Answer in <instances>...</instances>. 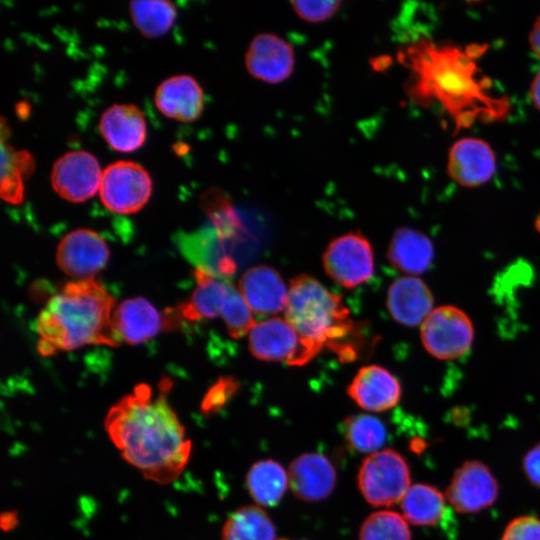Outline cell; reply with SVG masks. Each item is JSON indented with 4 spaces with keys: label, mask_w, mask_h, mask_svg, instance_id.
Segmentation results:
<instances>
[{
    "label": "cell",
    "mask_w": 540,
    "mask_h": 540,
    "mask_svg": "<svg viewBox=\"0 0 540 540\" xmlns=\"http://www.w3.org/2000/svg\"><path fill=\"white\" fill-rule=\"evenodd\" d=\"M132 20L146 37L166 33L176 18V6L166 0H135L130 3Z\"/></svg>",
    "instance_id": "cell-28"
},
{
    "label": "cell",
    "mask_w": 540,
    "mask_h": 540,
    "mask_svg": "<svg viewBox=\"0 0 540 540\" xmlns=\"http://www.w3.org/2000/svg\"><path fill=\"white\" fill-rule=\"evenodd\" d=\"M17 522L18 518L15 512H6L1 515V527L5 531H9L16 527Z\"/></svg>",
    "instance_id": "cell-38"
},
{
    "label": "cell",
    "mask_w": 540,
    "mask_h": 540,
    "mask_svg": "<svg viewBox=\"0 0 540 540\" xmlns=\"http://www.w3.org/2000/svg\"><path fill=\"white\" fill-rule=\"evenodd\" d=\"M425 350L438 360H453L469 351L474 327L469 316L453 305L435 307L420 326Z\"/></svg>",
    "instance_id": "cell-7"
},
{
    "label": "cell",
    "mask_w": 540,
    "mask_h": 540,
    "mask_svg": "<svg viewBox=\"0 0 540 540\" xmlns=\"http://www.w3.org/2000/svg\"><path fill=\"white\" fill-rule=\"evenodd\" d=\"M433 294L417 276L397 278L387 291L386 306L393 320L407 327L423 323L434 309Z\"/></svg>",
    "instance_id": "cell-17"
},
{
    "label": "cell",
    "mask_w": 540,
    "mask_h": 540,
    "mask_svg": "<svg viewBox=\"0 0 540 540\" xmlns=\"http://www.w3.org/2000/svg\"><path fill=\"white\" fill-rule=\"evenodd\" d=\"M101 176L102 171L94 155L84 150H74L55 161L51 184L61 198L83 202L99 192Z\"/></svg>",
    "instance_id": "cell-11"
},
{
    "label": "cell",
    "mask_w": 540,
    "mask_h": 540,
    "mask_svg": "<svg viewBox=\"0 0 540 540\" xmlns=\"http://www.w3.org/2000/svg\"><path fill=\"white\" fill-rule=\"evenodd\" d=\"M499 489L496 477L485 463L467 460L452 475L445 497L455 511L473 514L492 506Z\"/></svg>",
    "instance_id": "cell-10"
},
{
    "label": "cell",
    "mask_w": 540,
    "mask_h": 540,
    "mask_svg": "<svg viewBox=\"0 0 540 540\" xmlns=\"http://www.w3.org/2000/svg\"><path fill=\"white\" fill-rule=\"evenodd\" d=\"M279 540H287V539H279Z\"/></svg>",
    "instance_id": "cell-39"
},
{
    "label": "cell",
    "mask_w": 540,
    "mask_h": 540,
    "mask_svg": "<svg viewBox=\"0 0 540 540\" xmlns=\"http://www.w3.org/2000/svg\"><path fill=\"white\" fill-rule=\"evenodd\" d=\"M360 540H411V531L403 515L382 510L370 514L362 523Z\"/></svg>",
    "instance_id": "cell-30"
},
{
    "label": "cell",
    "mask_w": 540,
    "mask_h": 540,
    "mask_svg": "<svg viewBox=\"0 0 540 540\" xmlns=\"http://www.w3.org/2000/svg\"><path fill=\"white\" fill-rule=\"evenodd\" d=\"M248 347L259 360L285 362L290 366L305 365L321 352L280 317L256 322L248 333Z\"/></svg>",
    "instance_id": "cell-6"
},
{
    "label": "cell",
    "mask_w": 540,
    "mask_h": 540,
    "mask_svg": "<svg viewBox=\"0 0 540 540\" xmlns=\"http://www.w3.org/2000/svg\"><path fill=\"white\" fill-rule=\"evenodd\" d=\"M387 258L395 269L417 276L430 268L434 246L431 239L421 231L400 227L391 238Z\"/></svg>",
    "instance_id": "cell-22"
},
{
    "label": "cell",
    "mask_w": 540,
    "mask_h": 540,
    "mask_svg": "<svg viewBox=\"0 0 540 540\" xmlns=\"http://www.w3.org/2000/svg\"><path fill=\"white\" fill-rule=\"evenodd\" d=\"M411 70L408 93L416 101L438 102L455 122L456 130L476 121L491 122L505 118L510 109L507 97H494L488 80L478 76L472 50L437 45L419 39L400 56Z\"/></svg>",
    "instance_id": "cell-2"
},
{
    "label": "cell",
    "mask_w": 540,
    "mask_h": 540,
    "mask_svg": "<svg viewBox=\"0 0 540 540\" xmlns=\"http://www.w3.org/2000/svg\"><path fill=\"white\" fill-rule=\"evenodd\" d=\"M400 503L404 518L417 526L437 525L446 512L445 495L429 484L410 486Z\"/></svg>",
    "instance_id": "cell-24"
},
{
    "label": "cell",
    "mask_w": 540,
    "mask_h": 540,
    "mask_svg": "<svg viewBox=\"0 0 540 540\" xmlns=\"http://www.w3.org/2000/svg\"><path fill=\"white\" fill-rule=\"evenodd\" d=\"M164 378L155 391L139 384L108 411L104 427L124 460L146 479L169 484L184 471L192 450L184 427L169 404Z\"/></svg>",
    "instance_id": "cell-1"
},
{
    "label": "cell",
    "mask_w": 540,
    "mask_h": 540,
    "mask_svg": "<svg viewBox=\"0 0 540 540\" xmlns=\"http://www.w3.org/2000/svg\"><path fill=\"white\" fill-rule=\"evenodd\" d=\"M158 110L168 118L192 122L204 108V92L197 80L186 74L171 76L155 92Z\"/></svg>",
    "instance_id": "cell-19"
},
{
    "label": "cell",
    "mask_w": 540,
    "mask_h": 540,
    "mask_svg": "<svg viewBox=\"0 0 540 540\" xmlns=\"http://www.w3.org/2000/svg\"><path fill=\"white\" fill-rule=\"evenodd\" d=\"M522 471L528 482L540 489V442L531 447L522 459Z\"/></svg>",
    "instance_id": "cell-35"
},
{
    "label": "cell",
    "mask_w": 540,
    "mask_h": 540,
    "mask_svg": "<svg viewBox=\"0 0 540 540\" xmlns=\"http://www.w3.org/2000/svg\"><path fill=\"white\" fill-rule=\"evenodd\" d=\"M289 485L294 495L307 502L328 497L336 484V470L324 455L305 453L289 467Z\"/></svg>",
    "instance_id": "cell-18"
},
{
    "label": "cell",
    "mask_w": 540,
    "mask_h": 540,
    "mask_svg": "<svg viewBox=\"0 0 540 540\" xmlns=\"http://www.w3.org/2000/svg\"><path fill=\"white\" fill-rule=\"evenodd\" d=\"M99 130L108 145L119 152H132L146 139V121L133 104H113L101 115Z\"/></svg>",
    "instance_id": "cell-20"
},
{
    "label": "cell",
    "mask_w": 540,
    "mask_h": 540,
    "mask_svg": "<svg viewBox=\"0 0 540 540\" xmlns=\"http://www.w3.org/2000/svg\"><path fill=\"white\" fill-rule=\"evenodd\" d=\"M33 160L29 153L13 151L2 143L1 195L3 199L18 203L23 199L22 175L30 174Z\"/></svg>",
    "instance_id": "cell-29"
},
{
    "label": "cell",
    "mask_w": 540,
    "mask_h": 540,
    "mask_svg": "<svg viewBox=\"0 0 540 540\" xmlns=\"http://www.w3.org/2000/svg\"><path fill=\"white\" fill-rule=\"evenodd\" d=\"M239 383L232 377L220 378L207 392L201 410L210 415L221 409L238 390Z\"/></svg>",
    "instance_id": "cell-33"
},
{
    "label": "cell",
    "mask_w": 540,
    "mask_h": 540,
    "mask_svg": "<svg viewBox=\"0 0 540 540\" xmlns=\"http://www.w3.org/2000/svg\"><path fill=\"white\" fill-rule=\"evenodd\" d=\"M342 1H292L291 6L296 15L309 23L324 22L332 18L340 9Z\"/></svg>",
    "instance_id": "cell-32"
},
{
    "label": "cell",
    "mask_w": 540,
    "mask_h": 540,
    "mask_svg": "<svg viewBox=\"0 0 540 540\" xmlns=\"http://www.w3.org/2000/svg\"><path fill=\"white\" fill-rule=\"evenodd\" d=\"M152 193L148 171L133 161L120 160L102 171L99 196L103 205L118 214L141 210Z\"/></svg>",
    "instance_id": "cell-8"
},
{
    "label": "cell",
    "mask_w": 540,
    "mask_h": 540,
    "mask_svg": "<svg viewBox=\"0 0 540 540\" xmlns=\"http://www.w3.org/2000/svg\"><path fill=\"white\" fill-rule=\"evenodd\" d=\"M293 46L274 33H259L250 42L245 54V66L255 79L279 84L290 78L295 68Z\"/></svg>",
    "instance_id": "cell-12"
},
{
    "label": "cell",
    "mask_w": 540,
    "mask_h": 540,
    "mask_svg": "<svg viewBox=\"0 0 540 540\" xmlns=\"http://www.w3.org/2000/svg\"><path fill=\"white\" fill-rule=\"evenodd\" d=\"M113 326L119 340L141 344L156 336L164 326L159 311L145 298L126 299L113 314Z\"/></svg>",
    "instance_id": "cell-21"
},
{
    "label": "cell",
    "mask_w": 540,
    "mask_h": 540,
    "mask_svg": "<svg viewBox=\"0 0 540 540\" xmlns=\"http://www.w3.org/2000/svg\"><path fill=\"white\" fill-rule=\"evenodd\" d=\"M347 393L364 410L383 412L398 404L402 387L389 370L373 364L358 370L347 387Z\"/></svg>",
    "instance_id": "cell-15"
},
{
    "label": "cell",
    "mask_w": 540,
    "mask_h": 540,
    "mask_svg": "<svg viewBox=\"0 0 540 540\" xmlns=\"http://www.w3.org/2000/svg\"><path fill=\"white\" fill-rule=\"evenodd\" d=\"M109 249L104 239L90 229H76L59 242L56 261L67 275L87 279L104 268L109 259Z\"/></svg>",
    "instance_id": "cell-13"
},
{
    "label": "cell",
    "mask_w": 540,
    "mask_h": 540,
    "mask_svg": "<svg viewBox=\"0 0 540 540\" xmlns=\"http://www.w3.org/2000/svg\"><path fill=\"white\" fill-rule=\"evenodd\" d=\"M448 174L459 185L476 187L488 182L496 171L493 149L482 139L462 138L450 148Z\"/></svg>",
    "instance_id": "cell-14"
},
{
    "label": "cell",
    "mask_w": 540,
    "mask_h": 540,
    "mask_svg": "<svg viewBox=\"0 0 540 540\" xmlns=\"http://www.w3.org/2000/svg\"><path fill=\"white\" fill-rule=\"evenodd\" d=\"M341 431L348 447L360 453H374L386 440L384 423L368 414L348 416L341 424Z\"/></svg>",
    "instance_id": "cell-27"
},
{
    "label": "cell",
    "mask_w": 540,
    "mask_h": 540,
    "mask_svg": "<svg viewBox=\"0 0 540 540\" xmlns=\"http://www.w3.org/2000/svg\"><path fill=\"white\" fill-rule=\"evenodd\" d=\"M284 314L304 340L320 351L330 349L344 362L355 360L364 348L361 325L342 298L314 277L301 274L291 279Z\"/></svg>",
    "instance_id": "cell-4"
},
{
    "label": "cell",
    "mask_w": 540,
    "mask_h": 540,
    "mask_svg": "<svg viewBox=\"0 0 540 540\" xmlns=\"http://www.w3.org/2000/svg\"><path fill=\"white\" fill-rule=\"evenodd\" d=\"M529 44L535 56L540 59V16L534 23L530 32Z\"/></svg>",
    "instance_id": "cell-36"
},
{
    "label": "cell",
    "mask_w": 540,
    "mask_h": 540,
    "mask_svg": "<svg viewBox=\"0 0 540 540\" xmlns=\"http://www.w3.org/2000/svg\"><path fill=\"white\" fill-rule=\"evenodd\" d=\"M322 261L326 274L347 289L367 282L375 269L373 247L360 232L334 238L324 251Z\"/></svg>",
    "instance_id": "cell-9"
},
{
    "label": "cell",
    "mask_w": 540,
    "mask_h": 540,
    "mask_svg": "<svg viewBox=\"0 0 540 540\" xmlns=\"http://www.w3.org/2000/svg\"><path fill=\"white\" fill-rule=\"evenodd\" d=\"M194 277L196 288L189 299L178 307L180 315L190 321L208 320L221 316L233 285L199 267L195 269Z\"/></svg>",
    "instance_id": "cell-23"
},
{
    "label": "cell",
    "mask_w": 540,
    "mask_h": 540,
    "mask_svg": "<svg viewBox=\"0 0 540 540\" xmlns=\"http://www.w3.org/2000/svg\"><path fill=\"white\" fill-rule=\"evenodd\" d=\"M252 313V310L239 290L232 287L221 313V317L231 337L241 338L248 335L256 323Z\"/></svg>",
    "instance_id": "cell-31"
},
{
    "label": "cell",
    "mask_w": 540,
    "mask_h": 540,
    "mask_svg": "<svg viewBox=\"0 0 540 540\" xmlns=\"http://www.w3.org/2000/svg\"><path fill=\"white\" fill-rule=\"evenodd\" d=\"M530 97L535 107L540 111V69L531 83Z\"/></svg>",
    "instance_id": "cell-37"
},
{
    "label": "cell",
    "mask_w": 540,
    "mask_h": 540,
    "mask_svg": "<svg viewBox=\"0 0 540 540\" xmlns=\"http://www.w3.org/2000/svg\"><path fill=\"white\" fill-rule=\"evenodd\" d=\"M288 482L284 468L271 459L254 463L246 477L250 496L257 504L265 507H272L280 502Z\"/></svg>",
    "instance_id": "cell-25"
},
{
    "label": "cell",
    "mask_w": 540,
    "mask_h": 540,
    "mask_svg": "<svg viewBox=\"0 0 540 540\" xmlns=\"http://www.w3.org/2000/svg\"><path fill=\"white\" fill-rule=\"evenodd\" d=\"M114 310L113 296L93 278L66 283L38 316V351L48 356L90 344L116 346Z\"/></svg>",
    "instance_id": "cell-3"
},
{
    "label": "cell",
    "mask_w": 540,
    "mask_h": 540,
    "mask_svg": "<svg viewBox=\"0 0 540 540\" xmlns=\"http://www.w3.org/2000/svg\"><path fill=\"white\" fill-rule=\"evenodd\" d=\"M501 540H540V518L522 515L512 519L506 525Z\"/></svg>",
    "instance_id": "cell-34"
},
{
    "label": "cell",
    "mask_w": 540,
    "mask_h": 540,
    "mask_svg": "<svg viewBox=\"0 0 540 540\" xmlns=\"http://www.w3.org/2000/svg\"><path fill=\"white\" fill-rule=\"evenodd\" d=\"M238 290L255 314L285 311L289 288L271 266L261 264L247 269L240 277Z\"/></svg>",
    "instance_id": "cell-16"
},
{
    "label": "cell",
    "mask_w": 540,
    "mask_h": 540,
    "mask_svg": "<svg viewBox=\"0 0 540 540\" xmlns=\"http://www.w3.org/2000/svg\"><path fill=\"white\" fill-rule=\"evenodd\" d=\"M275 528L268 515L258 506H243L227 518L222 540H276Z\"/></svg>",
    "instance_id": "cell-26"
},
{
    "label": "cell",
    "mask_w": 540,
    "mask_h": 540,
    "mask_svg": "<svg viewBox=\"0 0 540 540\" xmlns=\"http://www.w3.org/2000/svg\"><path fill=\"white\" fill-rule=\"evenodd\" d=\"M410 470L404 457L385 449L366 457L358 472V486L373 506H391L401 502L410 488Z\"/></svg>",
    "instance_id": "cell-5"
}]
</instances>
